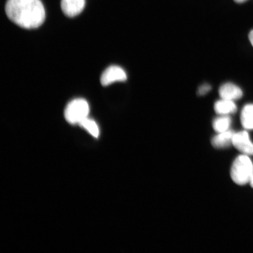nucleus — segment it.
<instances>
[{"label": "nucleus", "mask_w": 253, "mask_h": 253, "mask_svg": "<svg viewBox=\"0 0 253 253\" xmlns=\"http://www.w3.org/2000/svg\"><path fill=\"white\" fill-rule=\"evenodd\" d=\"M5 12L9 20L25 29L39 28L45 20L41 0H8Z\"/></svg>", "instance_id": "nucleus-1"}, {"label": "nucleus", "mask_w": 253, "mask_h": 253, "mask_svg": "<svg viewBox=\"0 0 253 253\" xmlns=\"http://www.w3.org/2000/svg\"><path fill=\"white\" fill-rule=\"evenodd\" d=\"M230 175L237 185H244L250 183L253 175V164L251 158L244 154L237 157L231 168Z\"/></svg>", "instance_id": "nucleus-2"}, {"label": "nucleus", "mask_w": 253, "mask_h": 253, "mask_svg": "<svg viewBox=\"0 0 253 253\" xmlns=\"http://www.w3.org/2000/svg\"><path fill=\"white\" fill-rule=\"evenodd\" d=\"M90 109L88 103L83 99L73 100L66 106L65 118L71 125H79V123L88 118Z\"/></svg>", "instance_id": "nucleus-3"}, {"label": "nucleus", "mask_w": 253, "mask_h": 253, "mask_svg": "<svg viewBox=\"0 0 253 253\" xmlns=\"http://www.w3.org/2000/svg\"><path fill=\"white\" fill-rule=\"evenodd\" d=\"M127 79L126 72L119 66H111L101 76L100 82L103 86H108L116 82H124Z\"/></svg>", "instance_id": "nucleus-4"}, {"label": "nucleus", "mask_w": 253, "mask_h": 253, "mask_svg": "<svg viewBox=\"0 0 253 253\" xmlns=\"http://www.w3.org/2000/svg\"><path fill=\"white\" fill-rule=\"evenodd\" d=\"M233 145L239 151L246 156H253V143L248 132H236L233 136Z\"/></svg>", "instance_id": "nucleus-5"}, {"label": "nucleus", "mask_w": 253, "mask_h": 253, "mask_svg": "<svg viewBox=\"0 0 253 253\" xmlns=\"http://www.w3.org/2000/svg\"><path fill=\"white\" fill-rule=\"evenodd\" d=\"M85 7V0H61V8L68 17L80 14Z\"/></svg>", "instance_id": "nucleus-6"}, {"label": "nucleus", "mask_w": 253, "mask_h": 253, "mask_svg": "<svg viewBox=\"0 0 253 253\" xmlns=\"http://www.w3.org/2000/svg\"><path fill=\"white\" fill-rule=\"evenodd\" d=\"M221 99L232 100L240 99L243 96V91L239 86L232 83L221 85L219 90Z\"/></svg>", "instance_id": "nucleus-7"}, {"label": "nucleus", "mask_w": 253, "mask_h": 253, "mask_svg": "<svg viewBox=\"0 0 253 253\" xmlns=\"http://www.w3.org/2000/svg\"><path fill=\"white\" fill-rule=\"evenodd\" d=\"M214 109L220 116H229L235 113L237 107L234 101L221 99L214 103Z\"/></svg>", "instance_id": "nucleus-8"}, {"label": "nucleus", "mask_w": 253, "mask_h": 253, "mask_svg": "<svg viewBox=\"0 0 253 253\" xmlns=\"http://www.w3.org/2000/svg\"><path fill=\"white\" fill-rule=\"evenodd\" d=\"M234 132L232 130H228L222 132H219V134L214 136L211 140V144L213 146L216 148H224L233 144V138Z\"/></svg>", "instance_id": "nucleus-9"}, {"label": "nucleus", "mask_w": 253, "mask_h": 253, "mask_svg": "<svg viewBox=\"0 0 253 253\" xmlns=\"http://www.w3.org/2000/svg\"><path fill=\"white\" fill-rule=\"evenodd\" d=\"M242 125L247 129H253V104H247L243 107L241 116Z\"/></svg>", "instance_id": "nucleus-10"}, {"label": "nucleus", "mask_w": 253, "mask_h": 253, "mask_svg": "<svg viewBox=\"0 0 253 253\" xmlns=\"http://www.w3.org/2000/svg\"><path fill=\"white\" fill-rule=\"evenodd\" d=\"M232 123V120L229 116H220L216 118L213 122V128L218 132H222L229 130Z\"/></svg>", "instance_id": "nucleus-11"}, {"label": "nucleus", "mask_w": 253, "mask_h": 253, "mask_svg": "<svg viewBox=\"0 0 253 253\" xmlns=\"http://www.w3.org/2000/svg\"><path fill=\"white\" fill-rule=\"evenodd\" d=\"M79 125L86 129L93 137H99L100 134L99 126L94 120L87 118L79 123Z\"/></svg>", "instance_id": "nucleus-12"}, {"label": "nucleus", "mask_w": 253, "mask_h": 253, "mask_svg": "<svg viewBox=\"0 0 253 253\" xmlns=\"http://www.w3.org/2000/svg\"><path fill=\"white\" fill-rule=\"evenodd\" d=\"M211 86L210 84H204L198 88V93L200 96L207 94L211 90Z\"/></svg>", "instance_id": "nucleus-13"}, {"label": "nucleus", "mask_w": 253, "mask_h": 253, "mask_svg": "<svg viewBox=\"0 0 253 253\" xmlns=\"http://www.w3.org/2000/svg\"><path fill=\"white\" fill-rule=\"evenodd\" d=\"M249 40L251 41L252 46H253V30H252L249 34Z\"/></svg>", "instance_id": "nucleus-14"}, {"label": "nucleus", "mask_w": 253, "mask_h": 253, "mask_svg": "<svg viewBox=\"0 0 253 253\" xmlns=\"http://www.w3.org/2000/svg\"><path fill=\"white\" fill-rule=\"evenodd\" d=\"M237 3H243L247 1V0H234Z\"/></svg>", "instance_id": "nucleus-15"}, {"label": "nucleus", "mask_w": 253, "mask_h": 253, "mask_svg": "<svg viewBox=\"0 0 253 253\" xmlns=\"http://www.w3.org/2000/svg\"><path fill=\"white\" fill-rule=\"evenodd\" d=\"M250 183H251L252 187L253 188V175L252 177V179L251 180V182H250Z\"/></svg>", "instance_id": "nucleus-16"}]
</instances>
